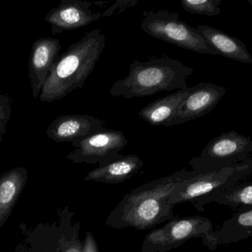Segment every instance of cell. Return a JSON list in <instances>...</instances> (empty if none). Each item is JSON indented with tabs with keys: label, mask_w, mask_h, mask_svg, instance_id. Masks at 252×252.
Returning <instances> with one entry per match:
<instances>
[{
	"label": "cell",
	"mask_w": 252,
	"mask_h": 252,
	"mask_svg": "<svg viewBox=\"0 0 252 252\" xmlns=\"http://www.w3.org/2000/svg\"><path fill=\"white\" fill-rule=\"evenodd\" d=\"M210 203L226 206L235 211L252 207V181L239 183L224 190L213 194L201 201L195 209L198 211L204 212V206Z\"/></svg>",
	"instance_id": "ac0fdd59"
},
{
	"label": "cell",
	"mask_w": 252,
	"mask_h": 252,
	"mask_svg": "<svg viewBox=\"0 0 252 252\" xmlns=\"http://www.w3.org/2000/svg\"><path fill=\"white\" fill-rule=\"evenodd\" d=\"M141 28L148 35L177 47L204 54L219 55L197 33L196 28L181 20L176 12L167 10L146 12Z\"/></svg>",
	"instance_id": "8992f818"
},
{
	"label": "cell",
	"mask_w": 252,
	"mask_h": 252,
	"mask_svg": "<svg viewBox=\"0 0 252 252\" xmlns=\"http://www.w3.org/2000/svg\"><path fill=\"white\" fill-rule=\"evenodd\" d=\"M12 100L8 96L0 94V142L5 134L6 126L11 116Z\"/></svg>",
	"instance_id": "ffe728a7"
},
{
	"label": "cell",
	"mask_w": 252,
	"mask_h": 252,
	"mask_svg": "<svg viewBox=\"0 0 252 252\" xmlns=\"http://www.w3.org/2000/svg\"><path fill=\"white\" fill-rule=\"evenodd\" d=\"M251 252H252V251H251Z\"/></svg>",
	"instance_id": "d4e9b609"
},
{
	"label": "cell",
	"mask_w": 252,
	"mask_h": 252,
	"mask_svg": "<svg viewBox=\"0 0 252 252\" xmlns=\"http://www.w3.org/2000/svg\"><path fill=\"white\" fill-rule=\"evenodd\" d=\"M196 31L223 57L243 63H252L247 46L239 38L208 25H198Z\"/></svg>",
	"instance_id": "5bb4252c"
},
{
	"label": "cell",
	"mask_w": 252,
	"mask_h": 252,
	"mask_svg": "<svg viewBox=\"0 0 252 252\" xmlns=\"http://www.w3.org/2000/svg\"><path fill=\"white\" fill-rule=\"evenodd\" d=\"M80 229V228H79ZM67 239L63 241L62 252H84V244L78 238V229Z\"/></svg>",
	"instance_id": "44dd1931"
},
{
	"label": "cell",
	"mask_w": 252,
	"mask_h": 252,
	"mask_svg": "<svg viewBox=\"0 0 252 252\" xmlns=\"http://www.w3.org/2000/svg\"><path fill=\"white\" fill-rule=\"evenodd\" d=\"M0 94H1V90H0Z\"/></svg>",
	"instance_id": "cb8c5ba5"
},
{
	"label": "cell",
	"mask_w": 252,
	"mask_h": 252,
	"mask_svg": "<svg viewBox=\"0 0 252 252\" xmlns=\"http://www.w3.org/2000/svg\"><path fill=\"white\" fill-rule=\"evenodd\" d=\"M144 162L138 155L130 154L102 167H96L84 177L87 181L98 183H122L137 174Z\"/></svg>",
	"instance_id": "4fadbf2b"
},
{
	"label": "cell",
	"mask_w": 252,
	"mask_h": 252,
	"mask_svg": "<svg viewBox=\"0 0 252 252\" xmlns=\"http://www.w3.org/2000/svg\"><path fill=\"white\" fill-rule=\"evenodd\" d=\"M104 121L89 115H65L56 118L47 129L50 139L59 143H72L104 131Z\"/></svg>",
	"instance_id": "8fae6325"
},
{
	"label": "cell",
	"mask_w": 252,
	"mask_h": 252,
	"mask_svg": "<svg viewBox=\"0 0 252 252\" xmlns=\"http://www.w3.org/2000/svg\"><path fill=\"white\" fill-rule=\"evenodd\" d=\"M62 46L58 38H41L34 41L29 62V78L32 96L35 99L50 75V71L59 57Z\"/></svg>",
	"instance_id": "7c38bea8"
},
{
	"label": "cell",
	"mask_w": 252,
	"mask_h": 252,
	"mask_svg": "<svg viewBox=\"0 0 252 252\" xmlns=\"http://www.w3.org/2000/svg\"><path fill=\"white\" fill-rule=\"evenodd\" d=\"M252 152L251 137L231 130L209 142L201 155L192 158L189 164L203 170H221L244 162L251 157Z\"/></svg>",
	"instance_id": "52a82bcc"
},
{
	"label": "cell",
	"mask_w": 252,
	"mask_h": 252,
	"mask_svg": "<svg viewBox=\"0 0 252 252\" xmlns=\"http://www.w3.org/2000/svg\"><path fill=\"white\" fill-rule=\"evenodd\" d=\"M193 72L192 68L165 55L145 62L134 60L129 67L128 74L115 81L109 93L112 97L129 99L184 90L188 88L187 79Z\"/></svg>",
	"instance_id": "3957f363"
},
{
	"label": "cell",
	"mask_w": 252,
	"mask_h": 252,
	"mask_svg": "<svg viewBox=\"0 0 252 252\" xmlns=\"http://www.w3.org/2000/svg\"><path fill=\"white\" fill-rule=\"evenodd\" d=\"M252 173V157L221 170L192 167L190 171L186 170L183 179L170 195L168 204L174 207L178 204L191 203L195 208L204 198L238 184Z\"/></svg>",
	"instance_id": "277c9868"
},
{
	"label": "cell",
	"mask_w": 252,
	"mask_h": 252,
	"mask_svg": "<svg viewBox=\"0 0 252 252\" xmlns=\"http://www.w3.org/2000/svg\"><path fill=\"white\" fill-rule=\"evenodd\" d=\"M226 93V89L213 83L201 82L189 93L164 127H173L196 119L211 112Z\"/></svg>",
	"instance_id": "9c48e42d"
},
{
	"label": "cell",
	"mask_w": 252,
	"mask_h": 252,
	"mask_svg": "<svg viewBox=\"0 0 252 252\" xmlns=\"http://www.w3.org/2000/svg\"><path fill=\"white\" fill-rule=\"evenodd\" d=\"M249 3H250L251 4V5L252 6V0H248Z\"/></svg>",
	"instance_id": "603a6c76"
},
{
	"label": "cell",
	"mask_w": 252,
	"mask_h": 252,
	"mask_svg": "<svg viewBox=\"0 0 252 252\" xmlns=\"http://www.w3.org/2000/svg\"><path fill=\"white\" fill-rule=\"evenodd\" d=\"M223 0H182L181 4L186 11L193 14L217 16L220 13V5Z\"/></svg>",
	"instance_id": "d6986e66"
},
{
	"label": "cell",
	"mask_w": 252,
	"mask_h": 252,
	"mask_svg": "<svg viewBox=\"0 0 252 252\" xmlns=\"http://www.w3.org/2000/svg\"><path fill=\"white\" fill-rule=\"evenodd\" d=\"M218 247L233 244L252 236V206L241 209L214 231Z\"/></svg>",
	"instance_id": "e0dca14e"
},
{
	"label": "cell",
	"mask_w": 252,
	"mask_h": 252,
	"mask_svg": "<svg viewBox=\"0 0 252 252\" xmlns=\"http://www.w3.org/2000/svg\"><path fill=\"white\" fill-rule=\"evenodd\" d=\"M190 87L157 99L141 109L138 115L151 126H164L171 120L189 93Z\"/></svg>",
	"instance_id": "2e32d148"
},
{
	"label": "cell",
	"mask_w": 252,
	"mask_h": 252,
	"mask_svg": "<svg viewBox=\"0 0 252 252\" xmlns=\"http://www.w3.org/2000/svg\"><path fill=\"white\" fill-rule=\"evenodd\" d=\"M28 179L25 167L12 169L0 176V229L13 211Z\"/></svg>",
	"instance_id": "9a60e30c"
},
{
	"label": "cell",
	"mask_w": 252,
	"mask_h": 252,
	"mask_svg": "<svg viewBox=\"0 0 252 252\" xmlns=\"http://www.w3.org/2000/svg\"><path fill=\"white\" fill-rule=\"evenodd\" d=\"M84 252H100L95 238L90 232H87L84 243Z\"/></svg>",
	"instance_id": "7402d4cb"
},
{
	"label": "cell",
	"mask_w": 252,
	"mask_h": 252,
	"mask_svg": "<svg viewBox=\"0 0 252 252\" xmlns=\"http://www.w3.org/2000/svg\"><path fill=\"white\" fill-rule=\"evenodd\" d=\"M121 130H108L91 135L72 144L75 148L66 158L74 164L106 165L122 158L121 151L127 144Z\"/></svg>",
	"instance_id": "ba28073f"
},
{
	"label": "cell",
	"mask_w": 252,
	"mask_h": 252,
	"mask_svg": "<svg viewBox=\"0 0 252 252\" xmlns=\"http://www.w3.org/2000/svg\"><path fill=\"white\" fill-rule=\"evenodd\" d=\"M93 4L83 0H62L58 7L49 11L44 19L50 24L54 35L83 28L103 16V13H94L90 9Z\"/></svg>",
	"instance_id": "30bf717a"
},
{
	"label": "cell",
	"mask_w": 252,
	"mask_h": 252,
	"mask_svg": "<svg viewBox=\"0 0 252 252\" xmlns=\"http://www.w3.org/2000/svg\"><path fill=\"white\" fill-rule=\"evenodd\" d=\"M106 45L99 28L87 33L58 57L41 90V102H53L82 89L95 68Z\"/></svg>",
	"instance_id": "7a4b0ae2"
},
{
	"label": "cell",
	"mask_w": 252,
	"mask_h": 252,
	"mask_svg": "<svg viewBox=\"0 0 252 252\" xmlns=\"http://www.w3.org/2000/svg\"><path fill=\"white\" fill-rule=\"evenodd\" d=\"M211 220L201 216L175 217L161 228L151 230L144 238L142 252H168L193 238H201L211 251L217 250Z\"/></svg>",
	"instance_id": "5b68a950"
},
{
	"label": "cell",
	"mask_w": 252,
	"mask_h": 252,
	"mask_svg": "<svg viewBox=\"0 0 252 252\" xmlns=\"http://www.w3.org/2000/svg\"><path fill=\"white\" fill-rule=\"evenodd\" d=\"M185 172L182 169L126 194L108 216L106 225L114 229L146 230L174 218L173 207L168 204V200Z\"/></svg>",
	"instance_id": "6da1fadb"
}]
</instances>
